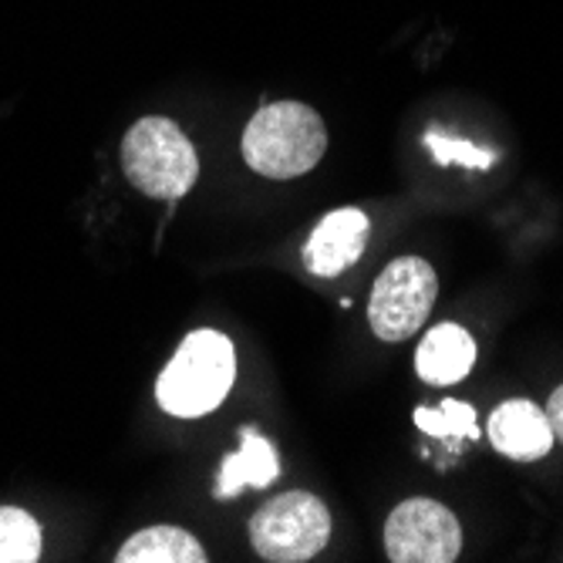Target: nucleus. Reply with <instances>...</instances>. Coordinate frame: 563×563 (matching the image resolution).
<instances>
[{
	"mask_svg": "<svg viewBox=\"0 0 563 563\" xmlns=\"http://www.w3.org/2000/svg\"><path fill=\"white\" fill-rule=\"evenodd\" d=\"M426 148L432 152V159L439 166H466V169H489L496 163V152L493 148H483V145H473L466 139H449V135H439V132H426Z\"/></svg>",
	"mask_w": 563,
	"mask_h": 563,
	"instance_id": "obj_14",
	"label": "nucleus"
},
{
	"mask_svg": "<svg viewBox=\"0 0 563 563\" xmlns=\"http://www.w3.org/2000/svg\"><path fill=\"white\" fill-rule=\"evenodd\" d=\"M122 169L139 192L173 202L192 189L199 159L192 142L173 119L148 115L135 122L122 139Z\"/></svg>",
	"mask_w": 563,
	"mask_h": 563,
	"instance_id": "obj_3",
	"label": "nucleus"
},
{
	"mask_svg": "<svg viewBox=\"0 0 563 563\" xmlns=\"http://www.w3.org/2000/svg\"><path fill=\"white\" fill-rule=\"evenodd\" d=\"M489 442L496 452L517 459V463H537L553 449V429L540 405L527 398H509L489 416Z\"/></svg>",
	"mask_w": 563,
	"mask_h": 563,
	"instance_id": "obj_8",
	"label": "nucleus"
},
{
	"mask_svg": "<svg viewBox=\"0 0 563 563\" xmlns=\"http://www.w3.org/2000/svg\"><path fill=\"white\" fill-rule=\"evenodd\" d=\"M236 378L233 341L220 331H192L156 382L163 412L176 419L210 416L223 405Z\"/></svg>",
	"mask_w": 563,
	"mask_h": 563,
	"instance_id": "obj_2",
	"label": "nucleus"
},
{
	"mask_svg": "<svg viewBox=\"0 0 563 563\" xmlns=\"http://www.w3.org/2000/svg\"><path fill=\"white\" fill-rule=\"evenodd\" d=\"M280 473L277 463V449L257 432V429H243L240 432V449L230 452L220 463V476H217V496L220 499H233L243 489H267Z\"/></svg>",
	"mask_w": 563,
	"mask_h": 563,
	"instance_id": "obj_10",
	"label": "nucleus"
},
{
	"mask_svg": "<svg viewBox=\"0 0 563 563\" xmlns=\"http://www.w3.org/2000/svg\"><path fill=\"white\" fill-rule=\"evenodd\" d=\"M328 148L324 119L303 101H267L240 139L243 163L267 179H297L311 173Z\"/></svg>",
	"mask_w": 563,
	"mask_h": 563,
	"instance_id": "obj_1",
	"label": "nucleus"
},
{
	"mask_svg": "<svg viewBox=\"0 0 563 563\" xmlns=\"http://www.w3.org/2000/svg\"><path fill=\"white\" fill-rule=\"evenodd\" d=\"M385 550L395 563H452L463 553V527L435 499H405L385 523Z\"/></svg>",
	"mask_w": 563,
	"mask_h": 563,
	"instance_id": "obj_6",
	"label": "nucleus"
},
{
	"mask_svg": "<svg viewBox=\"0 0 563 563\" xmlns=\"http://www.w3.org/2000/svg\"><path fill=\"white\" fill-rule=\"evenodd\" d=\"M439 294V277L429 261L422 257H398L391 261L368 300V324L378 334V341H408L426 318L432 314V303Z\"/></svg>",
	"mask_w": 563,
	"mask_h": 563,
	"instance_id": "obj_5",
	"label": "nucleus"
},
{
	"mask_svg": "<svg viewBox=\"0 0 563 563\" xmlns=\"http://www.w3.org/2000/svg\"><path fill=\"white\" fill-rule=\"evenodd\" d=\"M473 365H476V341L459 324H435L416 351L419 378L439 388L463 382L473 372Z\"/></svg>",
	"mask_w": 563,
	"mask_h": 563,
	"instance_id": "obj_9",
	"label": "nucleus"
},
{
	"mask_svg": "<svg viewBox=\"0 0 563 563\" xmlns=\"http://www.w3.org/2000/svg\"><path fill=\"white\" fill-rule=\"evenodd\" d=\"M368 236H372V223L362 210L354 207L334 210L314 227L311 240L303 243V267L314 277H338L362 257Z\"/></svg>",
	"mask_w": 563,
	"mask_h": 563,
	"instance_id": "obj_7",
	"label": "nucleus"
},
{
	"mask_svg": "<svg viewBox=\"0 0 563 563\" xmlns=\"http://www.w3.org/2000/svg\"><path fill=\"white\" fill-rule=\"evenodd\" d=\"M547 419H550V429H553V439L563 445V385L550 395V405H547Z\"/></svg>",
	"mask_w": 563,
	"mask_h": 563,
	"instance_id": "obj_15",
	"label": "nucleus"
},
{
	"mask_svg": "<svg viewBox=\"0 0 563 563\" xmlns=\"http://www.w3.org/2000/svg\"><path fill=\"white\" fill-rule=\"evenodd\" d=\"M119 563H202L207 550L202 543L179 527H148L125 540V547L115 556Z\"/></svg>",
	"mask_w": 563,
	"mask_h": 563,
	"instance_id": "obj_11",
	"label": "nucleus"
},
{
	"mask_svg": "<svg viewBox=\"0 0 563 563\" xmlns=\"http://www.w3.org/2000/svg\"><path fill=\"white\" fill-rule=\"evenodd\" d=\"M41 556V527L18 506H0V563H34Z\"/></svg>",
	"mask_w": 563,
	"mask_h": 563,
	"instance_id": "obj_12",
	"label": "nucleus"
},
{
	"mask_svg": "<svg viewBox=\"0 0 563 563\" xmlns=\"http://www.w3.org/2000/svg\"><path fill=\"white\" fill-rule=\"evenodd\" d=\"M331 540V514L314 493H284L250 517V543L271 563H303Z\"/></svg>",
	"mask_w": 563,
	"mask_h": 563,
	"instance_id": "obj_4",
	"label": "nucleus"
},
{
	"mask_svg": "<svg viewBox=\"0 0 563 563\" xmlns=\"http://www.w3.org/2000/svg\"><path fill=\"white\" fill-rule=\"evenodd\" d=\"M416 426L435 439H479L476 408L466 401H442L439 408H416Z\"/></svg>",
	"mask_w": 563,
	"mask_h": 563,
	"instance_id": "obj_13",
	"label": "nucleus"
}]
</instances>
